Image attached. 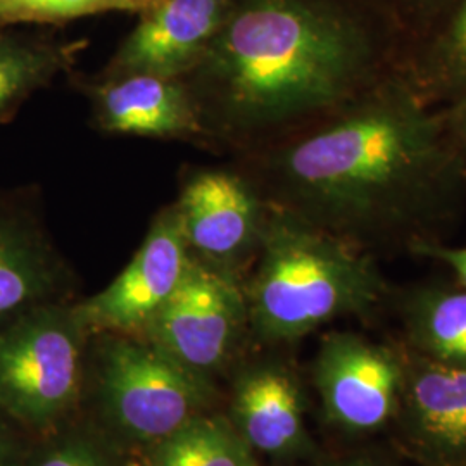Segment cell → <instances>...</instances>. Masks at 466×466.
I'll return each instance as SVG.
<instances>
[{"label": "cell", "instance_id": "1", "mask_svg": "<svg viewBox=\"0 0 466 466\" xmlns=\"http://www.w3.org/2000/svg\"><path fill=\"white\" fill-rule=\"evenodd\" d=\"M408 36L390 0H232L184 80L213 154L267 149L400 71Z\"/></svg>", "mask_w": 466, "mask_h": 466}, {"label": "cell", "instance_id": "2", "mask_svg": "<svg viewBox=\"0 0 466 466\" xmlns=\"http://www.w3.org/2000/svg\"><path fill=\"white\" fill-rule=\"evenodd\" d=\"M230 161L269 206L363 250L425 240L466 187V150L400 69L317 127Z\"/></svg>", "mask_w": 466, "mask_h": 466}, {"label": "cell", "instance_id": "3", "mask_svg": "<svg viewBox=\"0 0 466 466\" xmlns=\"http://www.w3.org/2000/svg\"><path fill=\"white\" fill-rule=\"evenodd\" d=\"M244 290L250 330L285 342L335 318L365 313L380 299L383 280L365 250L269 206Z\"/></svg>", "mask_w": 466, "mask_h": 466}, {"label": "cell", "instance_id": "4", "mask_svg": "<svg viewBox=\"0 0 466 466\" xmlns=\"http://www.w3.org/2000/svg\"><path fill=\"white\" fill-rule=\"evenodd\" d=\"M92 333L69 300L47 302L0 325V411L15 425L49 431L80 398Z\"/></svg>", "mask_w": 466, "mask_h": 466}, {"label": "cell", "instance_id": "5", "mask_svg": "<svg viewBox=\"0 0 466 466\" xmlns=\"http://www.w3.org/2000/svg\"><path fill=\"white\" fill-rule=\"evenodd\" d=\"M100 337V394L121 431L157 444L199 417L209 400L204 375L144 337Z\"/></svg>", "mask_w": 466, "mask_h": 466}, {"label": "cell", "instance_id": "6", "mask_svg": "<svg viewBox=\"0 0 466 466\" xmlns=\"http://www.w3.org/2000/svg\"><path fill=\"white\" fill-rule=\"evenodd\" d=\"M194 261L235 275L254 263L267 228L269 204L233 161L185 167L171 200Z\"/></svg>", "mask_w": 466, "mask_h": 466}, {"label": "cell", "instance_id": "7", "mask_svg": "<svg viewBox=\"0 0 466 466\" xmlns=\"http://www.w3.org/2000/svg\"><path fill=\"white\" fill-rule=\"evenodd\" d=\"M246 329L249 313L244 279L192 259L144 339L204 375L230 358Z\"/></svg>", "mask_w": 466, "mask_h": 466}, {"label": "cell", "instance_id": "8", "mask_svg": "<svg viewBox=\"0 0 466 466\" xmlns=\"http://www.w3.org/2000/svg\"><path fill=\"white\" fill-rule=\"evenodd\" d=\"M192 258L173 202L163 206L132 261L96 296L75 302L92 335L144 337L184 280Z\"/></svg>", "mask_w": 466, "mask_h": 466}, {"label": "cell", "instance_id": "9", "mask_svg": "<svg viewBox=\"0 0 466 466\" xmlns=\"http://www.w3.org/2000/svg\"><path fill=\"white\" fill-rule=\"evenodd\" d=\"M90 119L100 134L177 140L206 147V134L196 102L182 78L149 73L75 78Z\"/></svg>", "mask_w": 466, "mask_h": 466}, {"label": "cell", "instance_id": "10", "mask_svg": "<svg viewBox=\"0 0 466 466\" xmlns=\"http://www.w3.org/2000/svg\"><path fill=\"white\" fill-rule=\"evenodd\" d=\"M71 289V269L34 188H0V325L35 306L69 300Z\"/></svg>", "mask_w": 466, "mask_h": 466}, {"label": "cell", "instance_id": "11", "mask_svg": "<svg viewBox=\"0 0 466 466\" xmlns=\"http://www.w3.org/2000/svg\"><path fill=\"white\" fill-rule=\"evenodd\" d=\"M232 0H159L142 15L100 73L184 78L221 32Z\"/></svg>", "mask_w": 466, "mask_h": 466}, {"label": "cell", "instance_id": "12", "mask_svg": "<svg viewBox=\"0 0 466 466\" xmlns=\"http://www.w3.org/2000/svg\"><path fill=\"white\" fill-rule=\"evenodd\" d=\"M317 385L327 413L337 423L370 431L394 410L400 368L382 348L356 335L333 333L318 354Z\"/></svg>", "mask_w": 466, "mask_h": 466}, {"label": "cell", "instance_id": "13", "mask_svg": "<svg viewBox=\"0 0 466 466\" xmlns=\"http://www.w3.org/2000/svg\"><path fill=\"white\" fill-rule=\"evenodd\" d=\"M233 420L250 450L267 454H287L298 450L304 439L299 390L277 368L252 370L238 380Z\"/></svg>", "mask_w": 466, "mask_h": 466}, {"label": "cell", "instance_id": "14", "mask_svg": "<svg viewBox=\"0 0 466 466\" xmlns=\"http://www.w3.org/2000/svg\"><path fill=\"white\" fill-rule=\"evenodd\" d=\"M86 46L88 40L0 32V123L16 116L23 104L38 90L71 73Z\"/></svg>", "mask_w": 466, "mask_h": 466}, {"label": "cell", "instance_id": "15", "mask_svg": "<svg viewBox=\"0 0 466 466\" xmlns=\"http://www.w3.org/2000/svg\"><path fill=\"white\" fill-rule=\"evenodd\" d=\"M400 73L429 104L466 92V0H452L432 26L415 38L400 61Z\"/></svg>", "mask_w": 466, "mask_h": 466}, {"label": "cell", "instance_id": "16", "mask_svg": "<svg viewBox=\"0 0 466 466\" xmlns=\"http://www.w3.org/2000/svg\"><path fill=\"white\" fill-rule=\"evenodd\" d=\"M250 451L228 421L199 415L157 442L150 466H258Z\"/></svg>", "mask_w": 466, "mask_h": 466}, {"label": "cell", "instance_id": "17", "mask_svg": "<svg viewBox=\"0 0 466 466\" xmlns=\"http://www.w3.org/2000/svg\"><path fill=\"white\" fill-rule=\"evenodd\" d=\"M413 400L423 429L450 448L466 446V368L439 363L420 373Z\"/></svg>", "mask_w": 466, "mask_h": 466}, {"label": "cell", "instance_id": "18", "mask_svg": "<svg viewBox=\"0 0 466 466\" xmlns=\"http://www.w3.org/2000/svg\"><path fill=\"white\" fill-rule=\"evenodd\" d=\"M410 325L418 342L442 363L466 367V290H431L413 299Z\"/></svg>", "mask_w": 466, "mask_h": 466}, {"label": "cell", "instance_id": "19", "mask_svg": "<svg viewBox=\"0 0 466 466\" xmlns=\"http://www.w3.org/2000/svg\"><path fill=\"white\" fill-rule=\"evenodd\" d=\"M159 0H0V28L65 25L104 13L142 15Z\"/></svg>", "mask_w": 466, "mask_h": 466}, {"label": "cell", "instance_id": "20", "mask_svg": "<svg viewBox=\"0 0 466 466\" xmlns=\"http://www.w3.org/2000/svg\"><path fill=\"white\" fill-rule=\"evenodd\" d=\"M23 466H116L102 451L82 441H65L25 460Z\"/></svg>", "mask_w": 466, "mask_h": 466}, {"label": "cell", "instance_id": "21", "mask_svg": "<svg viewBox=\"0 0 466 466\" xmlns=\"http://www.w3.org/2000/svg\"><path fill=\"white\" fill-rule=\"evenodd\" d=\"M452 0H390L406 35L417 38L427 32Z\"/></svg>", "mask_w": 466, "mask_h": 466}, {"label": "cell", "instance_id": "22", "mask_svg": "<svg viewBox=\"0 0 466 466\" xmlns=\"http://www.w3.org/2000/svg\"><path fill=\"white\" fill-rule=\"evenodd\" d=\"M420 256H429L446 263L456 273L460 285L466 290V248H446L433 240H420L411 246Z\"/></svg>", "mask_w": 466, "mask_h": 466}, {"label": "cell", "instance_id": "23", "mask_svg": "<svg viewBox=\"0 0 466 466\" xmlns=\"http://www.w3.org/2000/svg\"><path fill=\"white\" fill-rule=\"evenodd\" d=\"M11 423L13 421L0 411V466H23L25 458L19 450Z\"/></svg>", "mask_w": 466, "mask_h": 466}, {"label": "cell", "instance_id": "24", "mask_svg": "<svg viewBox=\"0 0 466 466\" xmlns=\"http://www.w3.org/2000/svg\"><path fill=\"white\" fill-rule=\"evenodd\" d=\"M442 113L450 127L451 134L454 135L460 146L466 150V92L461 97L448 104L442 109Z\"/></svg>", "mask_w": 466, "mask_h": 466}]
</instances>
